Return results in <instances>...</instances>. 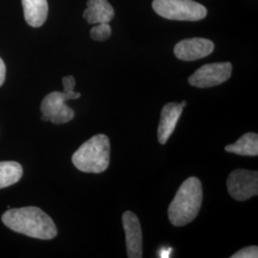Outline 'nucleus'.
<instances>
[{
	"label": "nucleus",
	"mask_w": 258,
	"mask_h": 258,
	"mask_svg": "<svg viewBox=\"0 0 258 258\" xmlns=\"http://www.w3.org/2000/svg\"><path fill=\"white\" fill-rule=\"evenodd\" d=\"M225 150L242 156H257L258 135L252 132L246 133L234 144L227 146Z\"/></svg>",
	"instance_id": "obj_13"
},
{
	"label": "nucleus",
	"mask_w": 258,
	"mask_h": 258,
	"mask_svg": "<svg viewBox=\"0 0 258 258\" xmlns=\"http://www.w3.org/2000/svg\"><path fill=\"white\" fill-rule=\"evenodd\" d=\"M1 220L12 231L32 238L50 240L57 234L52 218L37 207L10 209L2 215Z\"/></svg>",
	"instance_id": "obj_1"
},
{
	"label": "nucleus",
	"mask_w": 258,
	"mask_h": 258,
	"mask_svg": "<svg viewBox=\"0 0 258 258\" xmlns=\"http://www.w3.org/2000/svg\"><path fill=\"white\" fill-rule=\"evenodd\" d=\"M231 62L204 65L188 78V83L198 88H210L227 82L231 78Z\"/></svg>",
	"instance_id": "obj_7"
},
{
	"label": "nucleus",
	"mask_w": 258,
	"mask_h": 258,
	"mask_svg": "<svg viewBox=\"0 0 258 258\" xmlns=\"http://www.w3.org/2000/svg\"><path fill=\"white\" fill-rule=\"evenodd\" d=\"M213 50L214 44L212 40L194 37L178 42L174 47V54L181 60L192 61L211 55Z\"/></svg>",
	"instance_id": "obj_8"
},
{
	"label": "nucleus",
	"mask_w": 258,
	"mask_h": 258,
	"mask_svg": "<svg viewBox=\"0 0 258 258\" xmlns=\"http://www.w3.org/2000/svg\"><path fill=\"white\" fill-rule=\"evenodd\" d=\"M115 12L108 0H88L83 18L89 24L109 23Z\"/></svg>",
	"instance_id": "obj_11"
},
{
	"label": "nucleus",
	"mask_w": 258,
	"mask_h": 258,
	"mask_svg": "<svg viewBox=\"0 0 258 258\" xmlns=\"http://www.w3.org/2000/svg\"><path fill=\"white\" fill-rule=\"evenodd\" d=\"M152 7L159 16L170 20L198 21L208 13L205 6L194 0H154Z\"/></svg>",
	"instance_id": "obj_5"
},
{
	"label": "nucleus",
	"mask_w": 258,
	"mask_h": 258,
	"mask_svg": "<svg viewBox=\"0 0 258 258\" xmlns=\"http://www.w3.org/2000/svg\"><path fill=\"white\" fill-rule=\"evenodd\" d=\"M180 104H181V105H182V107H183V108H184V106H186V102H181V103H180Z\"/></svg>",
	"instance_id": "obj_18"
},
{
	"label": "nucleus",
	"mask_w": 258,
	"mask_h": 258,
	"mask_svg": "<svg viewBox=\"0 0 258 258\" xmlns=\"http://www.w3.org/2000/svg\"><path fill=\"white\" fill-rule=\"evenodd\" d=\"M63 92H55L48 94L43 99L40 105L42 113L41 120L51 121L55 124L66 123L74 118V111L72 110L65 102L68 100H77L81 97V94L75 92L76 85L73 76H67L62 79Z\"/></svg>",
	"instance_id": "obj_4"
},
{
	"label": "nucleus",
	"mask_w": 258,
	"mask_h": 258,
	"mask_svg": "<svg viewBox=\"0 0 258 258\" xmlns=\"http://www.w3.org/2000/svg\"><path fill=\"white\" fill-rule=\"evenodd\" d=\"M74 166L86 173H102L110 162V141L104 134H98L75 152L72 156Z\"/></svg>",
	"instance_id": "obj_3"
},
{
	"label": "nucleus",
	"mask_w": 258,
	"mask_h": 258,
	"mask_svg": "<svg viewBox=\"0 0 258 258\" xmlns=\"http://www.w3.org/2000/svg\"><path fill=\"white\" fill-rule=\"evenodd\" d=\"M5 77H6V66L2 58L0 57V86L5 82Z\"/></svg>",
	"instance_id": "obj_17"
},
{
	"label": "nucleus",
	"mask_w": 258,
	"mask_h": 258,
	"mask_svg": "<svg viewBox=\"0 0 258 258\" xmlns=\"http://www.w3.org/2000/svg\"><path fill=\"white\" fill-rule=\"evenodd\" d=\"M232 258H257L258 248L257 246H249L244 249H240L239 251L235 252Z\"/></svg>",
	"instance_id": "obj_16"
},
{
	"label": "nucleus",
	"mask_w": 258,
	"mask_h": 258,
	"mask_svg": "<svg viewBox=\"0 0 258 258\" xmlns=\"http://www.w3.org/2000/svg\"><path fill=\"white\" fill-rule=\"evenodd\" d=\"M23 174V168L14 161L0 162V188L18 183Z\"/></svg>",
	"instance_id": "obj_14"
},
{
	"label": "nucleus",
	"mask_w": 258,
	"mask_h": 258,
	"mask_svg": "<svg viewBox=\"0 0 258 258\" xmlns=\"http://www.w3.org/2000/svg\"><path fill=\"white\" fill-rule=\"evenodd\" d=\"M90 36L94 40L103 41L111 36V27L108 23H99L91 29Z\"/></svg>",
	"instance_id": "obj_15"
},
{
	"label": "nucleus",
	"mask_w": 258,
	"mask_h": 258,
	"mask_svg": "<svg viewBox=\"0 0 258 258\" xmlns=\"http://www.w3.org/2000/svg\"><path fill=\"white\" fill-rule=\"evenodd\" d=\"M122 226L125 232L126 250L129 258L143 257V234L141 224L134 212H124L122 214Z\"/></svg>",
	"instance_id": "obj_9"
},
{
	"label": "nucleus",
	"mask_w": 258,
	"mask_h": 258,
	"mask_svg": "<svg viewBox=\"0 0 258 258\" xmlns=\"http://www.w3.org/2000/svg\"><path fill=\"white\" fill-rule=\"evenodd\" d=\"M228 191L236 201H246L258 194V172L235 169L227 180Z\"/></svg>",
	"instance_id": "obj_6"
},
{
	"label": "nucleus",
	"mask_w": 258,
	"mask_h": 258,
	"mask_svg": "<svg viewBox=\"0 0 258 258\" xmlns=\"http://www.w3.org/2000/svg\"><path fill=\"white\" fill-rule=\"evenodd\" d=\"M203 201L201 181L196 177L187 178L179 187L168 207V219L176 227H183L197 217Z\"/></svg>",
	"instance_id": "obj_2"
},
{
	"label": "nucleus",
	"mask_w": 258,
	"mask_h": 258,
	"mask_svg": "<svg viewBox=\"0 0 258 258\" xmlns=\"http://www.w3.org/2000/svg\"><path fill=\"white\" fill-rule=\"evenodd\" d=\"M182 112L183 107L178 102H169L163 107L158 126V140L161 145H165L173 133Z\"/></svg>",
	"instance_id": "obj_10"
},
{
	"label": "nucleus",
	"mask_w": 258,
	"mask_h": 258,
	"mask_svg": "<svg viewBox=\"0 0 258 258\" xmlns=\"http://www.w3.org/2000/svg\"><path fill=\"white\" fill-rule=\"evenodd\" d=\"M24 18L32 27H40L46 21L48 16L47 0H22Z\"/></svg>",
	"instance_id": "obj_12"
}]
</instances>
